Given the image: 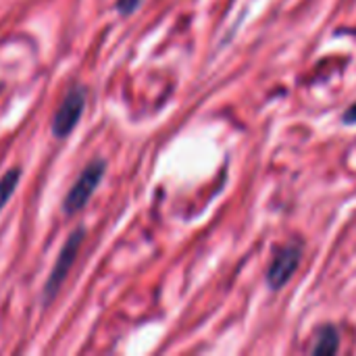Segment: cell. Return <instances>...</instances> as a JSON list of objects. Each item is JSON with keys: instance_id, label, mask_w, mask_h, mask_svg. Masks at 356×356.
I'll use <instances>...</instances> for the list:
<instances>
[{"instance_id": "1", "label": "cell", "mask_w": 356, "mask_h": 356, "mask_svg": "<svg viewBox=\"0 0 356 356\" xmlns=\"http://www.w3.org/2000/svg\"><path fill=\"white\" fill-rule=\"evenodd\" d=\"M106 163L104 161H92L75 179V184L71 186V190L67 192L65 200H63V211L67 215H75L77 211H81L88 200L92 198L94 190L98 188V184L102 181Z\"/></svg>"}, {"instance_id": "2", "label": "cell", "mask_w": 356, "mask_h": 356, "mask_svg": "<svg viewBox=\"0 0 356 356\" xmlns=\"http://www.w3.org/2000/svg\"><path fill=\"white\" fill-rule=\"evenodd\" d=\"M83 236H86V232H83L81 227L75 229V232L69 236V240L65 242V246L60 248L58 259H56V263H54V267H52V273L48 275V282H46V286H44V302H50V300L58 294L60 286L65 284V280H67V275H69V271H71V267H73L77 254H79V248H81V244H83Z\"/></svg>"}, {"instance_id": "3", "label": "cell", "mask_w": 356, "mask_h": 356, "mask_svg": "<svg viewBox=\"0 0 356 356\" xmlns=\"http://www.w3.org/2000/svg\"><path fill=\"white\" fill-rule=\"evenodd\" d=\"M83 106H86V90L71 88L52 117V136L67 138L75 129V125L83 113Z\"/></svg>"}, {"instance_id": "4", "label": "cell", "mask_w": 356, "mask_h": 356, "mask_svg": "<svg viewBox=\"0 0 356 356\" xmlns=\"http://www.w3.org/2000/svg\"><path fill=\"white\" fill-rule=\"evenodd\" d=\"M302 248L300 244H288L280 248L267 269V284L271 290H282L300 265Z\"/></svg>"}, {"instance_id": "5", "label": "cell", "mask_w": 356, "mask_h": 356, "mask_svg": "<svg viewBox=\"0 0 356 356\" xmlns=\"http://www.w3.org/2000/svg\"><path fill=\"white\" fill-rule=\"evenodd\" d=\"M340 348V336H338V330L334 325H327L319 332L317 336V342L313 346V355H336Z\"/></svg>"}, {"instance_id": "6", "label": "cell", "mask_w": 356, "mask_h": 356, "mask_svg": "<svg viewBox=\"0 0 356 356\" xmlns=\"http://www.w3.org/2000/svg\"><path fill=\"white\" fill-rule=\"evenodd\" d=\"M21 179V169H8L2 177H0V211L4 209V204L10 200V196L15 194V188L19 186Z\"/></svg>"}, {"instance_id": "7", "label": "cell", "mask_w": 356, "mask_h": 356, "mask_svg": "<svg viewBox=\"0 0 356 356\" xmlns=\"http://www.w3.org/2000/svg\"><path fill=\"white\" fill-rule=\"evenodd\" d=\"M138 4H140V0H117V8H119L121 15L134 13L138 8Z\"/></svg>"}, {"instance_id": "8", "label": "cell", "mask_w": 356, "mask_h": 356, "mask_svg": "<svg viewBox=\"0 0 356 356\" xmlns=\"http://www.w3.org/2000/svg\"><path fill=\"white\" fill-rule=\"evenodd\" d=\"M342 119H344V123H348V125H350V123H356V102L353 106H348V111L344 113Z\"/></svg>"}]
</instances>
